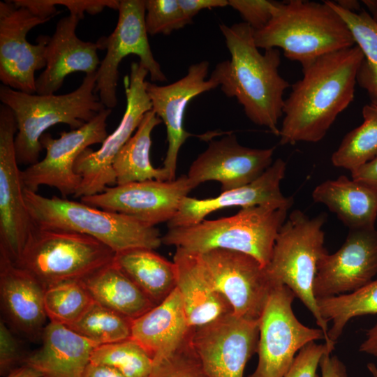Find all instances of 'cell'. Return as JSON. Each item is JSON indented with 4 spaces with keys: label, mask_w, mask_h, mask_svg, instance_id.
<instances>
[{
    "label": "cell",
    "mask_w": 377,
    "mask_h": 377,
    "mask_svg": "<svg viewBox=\"0 0 377 377\" xmlns=\"http://www.w3.org/2000/svg\"><path fill=\"white\" fill-rule=\"evenodd\" d=\"M364 59L355 45L323 55L302 66V77L284 101L280 144L317 142L354 98Z\"/></svg>",
    "instance_id": "cell-1"
},
{
    "label": "cell",
    "mask_w": 377,
    "mask_h": 377,
    "mask_svg": "<svg viewBox=\"0 0 377 377\" xmlns=\"http://www.w3.org/2000/svg\"><path fill=\"white\" fill-rule=\"evenodd\" d=\"M230 59L217 64L210 78L228 98H235L246 117L279 135L283 115V94L289 87L279 73L281 54L277 48L259 51L254 30L246 23L219 26Z\"/></svg>",
    "instance_id": "cell-2"
},
{
    "label": "cell",
    "mask_w": 377,
    "mask_h": 377,
    "mask_svg": "<svg viewBox=\"0 0 377 377\" xmlns=\"http://www.w3.org/2000/svg\"><path fill=\"white\" fill-rule=\"evenodd\" d=\"M96 72L87 74L75 90L62 95L31 94L0 86V100L15 116L17 131L15 149L17 162L37 163L43 149L40 140L58 124L77 129L105 109L96 93Z\"/></svg>",
    "instance_id": "cell-3"
},
{
    "label": "cell",
    "mask_w": 377,
    "mask_h": 377,
    "mask_svg": "<svg viewBox=\"0 0 377 377\" xmlns=\"http://www.w3.org/2000/svg\"><path fill=\"white\" fill-rule=\"evenodd\" d=\"M253 38L258 48H280L302 66L355 45L347 24L326 1L282 2L270 22L254 31Z\"/></svg>",
    "instance_id": "cell-4"
},
{
    "label": "cell",
    "mask_w": 377,
    "mask_h": 377,
    "mask_svg": "<svg viewBox=\"0 0 377 377\" xmlns=\"http://www.w3.org/2000/svg\"><path fill=\"white\" fill-rule=\"evenodd\" d=\"M24 198L36 228L86 235L115 253L134 248L154 250L162 244L158 228L126 215L65 198H47L25 188Z\"/></svg>",
    "instance_id": "cell-5"
},
{
    "label": "cell",
    "mask_w": 377,
    "mask_h": 377,
    "mask_svg": "<svg viewBox=\"0 0 377 377\" xmlns=\"http://www.w3.org/2000/svg\"><path fill=\"white\" fill-rule=\"evenodd\" d=\"M288 209L275 204L242 208L231 216L168 228L162 244L198 253L216 249L239 251L266 267Z\"/></svg>",
    "instance_id": "cell-6"
},
{
    "label": "cell",
    "mask_w": 377,
    "mask_h": 377,
    "mask_svg": "<svg viewBox=\"0 0 377 377\" xmlns=\"http://www.w3.org/2000/svg\"><path fill=\"white\" fill-rule=\"evenodd\" d=\"M326 218L325 213L310 218L300 209L293 211L279 230L265 267L275 286H288L309 309L324 332L325 343L333 350L327 336L328 323L322 318L313 294L317 265L327 252L322 229Z\"/></svg>",
    "instance_id": "cell-7"
},
{
    "label": "cell",
    "mask_w": 377,
    "mask_h": 377,
    "mask_svg": "<svg viewBox=\"0 0 377 377\" xmlns=\"http://www.w3.org/2000/svg\"><path fill=\"white\" fill-rule=\"evenodd\" d=\"M115 252L86 235L34 227L15 263L45 288L69 280H82L113 261Z\"/></svg>",
    "instance_id": "cell-8"
},
{
    "label": "cell",
    "mask_w": 377,
    "mask_h": 377,
    "mask_svg": "<svg viewBox=\"0 0 377 377\" xmlns=\"http://www.w3.org/2000/svg\"><path fill=\"white\" fill-rule=\"evenodd\" d=\"M295 297L285 285L272 289L259 319L258 364L248 377H284L304 346L325 341L321 329L309 327L297 318L292 308Z\"/></svg>",
    "instance_id": "cell-9"
},
{
    "label": "cell",
    "mask_w": 377,
    "mask_h": 377,
    "mask_svg": "<svg viewBox=\"0 0 377 377\" xmlns=\"http://www.w3.org/2000/svg\"><path fill=\"white\" fill-rule=\"evenodd\" d=\"M147 70L140 62H132L130 75L124 77L126 106L117 128L96 151L88 147L75 161L74 169L82 177L74 198L102 193L107 187L117 185L112 168L115 156L136 131L145 114L152 110L147 92Z\"/></svg>",
    "instance_id": "cell-10"
},
{
    "label": "cell",
    "mask_w": 377,
    "mask_h": 377,
    "mask_svg": "<svg viewBox=\"0 0 377 377\" xmlns=\"http://www.w3.org/2000/svg\"><path fill=\"white\" fill-rule=\"evenodd\" d=\"M118 11V21L114 31L96 42L98 50L107 52L96 71L95 91L105 108L111 110L117 104L119 66L128 55L139 57V62L147 70L151 81L167 80L149 43L145 27V1L121 0Z\"/></svg>",
    "instance_id": "cell-11"
},
{
    "label": "cell",
    "mask_w": 377,
    "mask_h": 377,
    "mask_svg": "<svg viewBox=\"0 0 377 377\" xmlns=\"http://www.w3.org/2000/svg\"><path fill=\"white\" fill-rule=\"evenodd\" d=\"M111 111L104 109L80 128L61 131L58 138L45 133L40 140L46 151L45 157L21 170L24 188L37 192L40 186H48L59 191L63 198L74 195L82 182L74 169L75 161L84 150L102 144L108 137L106 121Z\"/></svg>",
    "instance_id": "cell-12"
},
{
    "label": "cell",
    "mask_w": 377,
    "mask_h": 377,
    "mask_svg": "<svg viewBox=\"0 0 377 377\" xmlns=\"http://www.w3.org/2000/svg\"><path fill=\"white\" fill-rule=\"evenodd\" d=\"M198 254L214 286L227 300L232 313L259 320L275 286L266 267L254 257L235 251L216 249Z\"/></svg>",
    "instance_id": "cell-13"
},
{
    "label": "cell",
    "mask_w": 377,
    "mask_h": 377,
    "mask_svg": "<svg viewBox=\"0 0 377 377\" xmlns=\"http://www.w3.org/2000/svg\"><path fill=\"white\" fill-rule=\"evenodd\" d=\"M12 1H0V80L13 89L34 94L35 72L45 68L50 36H40L38 43L27 40L34 27L49 21Z\"/></svg>",
    "instance_id": "cell-14"
},
{
    "label": "cell",
    "mask_w": 377,
    "mask_h": 377,
    "mask_svg": "<svg viewBox=\"0 0 377 377\" xmlns=\"http://www.w3.org/2000/svg\"><path fill=\"white\" fill-rule=\"evenodd\" d=\"M17 122L13 111L0 105V253L16 263L34 228L24 198L15 149Z\"/></svg>",
    "instance_id": "cell-15"
},
{
    "label": "cell",
    "mask_w": 377,
    "mask_h": 377,
    "mask_svg": "<svg viewBox=\"0 0 377 377\" xmlns=\"http://www.w3.org/2000/svg\"><path fill=\"white\" fill-rule=\"evenodd\" d=\"M259 320L230 313L192 328L190 341L208 377H244L246 365L257 353Z\"/></svg>",
    "instance_id": "cell-16"
},
{
    "label": "cell",
    "mask_w": 377,
    "mask_h": 377,
    "mask_svg": "<svg viewBox=\"0 0 377 377\" xmlns=\"http://www.w3.org/2000/svg\"><path fill=\"white\" fill-rule=\"evenodd\" d=\"M192 190L187 176L173 181L147 180L107 187L82 197L81 202L103 210L126 215L149 226L169 222Z\"/></svg>",
    "instance_id": "cell-17"
},
{
    "label": "cell",
    "mask_w": 377,
    "mask_h": 377,
    "mask_svg": "<svg viewBox=\"0 0 377 377\" xmlns=\"http://www.w3.org/2000/svg\"><path fill=\"white\" fill-rule=\"evenodd\" d=\"M377 274V230H349L334 253L318 260L313 281L316 299L352 293L371 282Z\"/></svg>",
    "instance_id": "cell-18"
},
{
    "label": "cell",
    "mask_w": 377,
    "mask_h": 377,
    "mask_svg": "<svg viewBox=\"0 0 377 377\" xmlns=\"http://www.w3.org/2000/svg\"><path fill=\"white\" fill-rule=\"evenodd\" d=\"M274 147L258 149L241 145L230 133L211 140L207 148L191 163L186 175L192 189L199 184L216 181L221 192L247 185L272 164Z\"/></svg>",
    "instance_id": "cell-19"
},
{
    "label": "cell",
    "mask_w": 377,
    "mask_h": 377,
    "mask_svg": "<svg viewBox=\"0 0 377 377\" xmlns=\"http://www.w3.org/2000/svg\"><path fill=\"white\" fill-rule=\"evenodd\" d=\"M209 62L202 61L191 64L182 78L171 84L160 86L147 82V92L152 110L166 127L168 149L163 168L169 181L176 179L177 158L180 148L191 135L184 127L186 108L195 96L214 89L218 84L210 77Z\"/></svg>",
    "instance_id": "cell-20"
},
{
    "label": "cell",
    "mask_w": 377,
    "mask_h": 377,
    "mask_svg": "<svg viewBox=\"0 0 377 377\" xmlns=\"http://www.w3.org/2000/svg\"><path fill=\"white\" fill-rule=\"evenodd\" d=\"M286 170V162L277 158L260 177L247 185L221 192L215 198L197 199L186 196L175 216L168 222V228L195 225L209 214L230 207L245 208L275 204L290 209L293 198L284 196L280 188Z\"/></svg>",
    "instance_id": "cell-21"
},
{
    "label": "cell",
    "mask_w": 377,
    "mask_h": 377,
    "mask_svg": "<svg viewBox=\"0 0 377 377\" xmlns=\"http://www.w3.org/2000/svg\"><path fill=\"white\" fill-rule=\"evenodd\" d=\"M80 19L73 15L61 18L46 47V65L36 80V94H54L71 73L96 72L100 61L96 43L84 41L76 34Z\"/></svg>",
    "instance_id": "cell-22"
},
{
    "label": "cell",
    "mask_w": 377,
    "mask_h": 377,
    "mask_svg": "<svg viewBox=\"0 0 377 377\" xmlns=\"http://www.w3.org/2000/svg\"><path fill=\"white\" fill-rule=\"evenodd\" d=\"M44 286L28 271L0 253L1 306L9 324L30 339L41 338L47 318Z\"/></svg>",
    "instance_id": "cell-23"
},
{
    "label": "cell",
    "mask_w": 377,
    "mask_h": 377,
    "mask_svg": "<svg viewBox=\"0 0 377 377\" xmlns=\"http://www.w3.org/2000/svg\"><path fill=\"white\" fill-rule=\"evenodd\" d=\"M176 288L191 328L209 324L232 313L227 300L214 286L199 254L176 248L173 256Z\"/></svg>",
    "instance_id": "cell-24"
},
{
    "label": "cell",
    "mask_w": 377,
    "mask_h": 377,
    "mask_svg": "<svg viewBox=\"0 0 377 377\" xmlns=\"http://www.w3.org/2000/svg\"><path fill=\"white\" fill-rule=\"evenodd\" d=\"M191 329L175 288L162 302L133 320L131 338L147 351L155 365L178 348Z\"/></svg>",
    "instance_id": "cell-25"
},
{
    "label": "cell",
    "mask_w": 377,
    "mask_h": 377,
    "mask_svg": "<svg viewBox=\"0 0 377 377\" xmlns=\"http://www.w3.org/2000/svg\"><path fill=\"white\" fill-rule=\"evenodd\" d=\"M42 346L23 363L38 370L41 377H81L98 346L68 327L50 322L41 336Z\"/></svg>",
    "instance_id": "cell-26"
},
{
    "label": "cell",
    "mask_w": 377,
    "mask_h": 377,
    "mask_svg": "<svg viewBox=\"0 0 377 377\" xmlns=\"http://www.w3.org/2000/svg\"><path fill=\"white\" fill-rule=\"evenodd\" d=\"M314 202L325 205L349 230L375 228L377 191L341 175L318 184Z\"/></svg>",
    "instance_id": "cell-27"
},
{
    "label": "cell",
    "mask_w": 377,
    "mask_h": 377,
    "mask_svg": "<svg viewBox=\"0 0 377 377\" xmlns=\"http://www.w3.org/2000/svg\"><path fill=\"white\" fill-rule=\"evenodd\" d=\"M82 281L96 302L132 320L156 306L114 260Z\"/></svg>",
    "instance_id": "cell-28"
},
{
    "label": "cell",
    "mask_w": 377,
    "mask_h": 377,
    "mask_svg": "<svg viewBox=\"0 0 377 377\" xmlns=\"http://www.w3.org/2000/svg\"><path fill=\"white\" fill-rule=\"evenodd\" d=\"M114 263L155 305L176 288L175 263L154 250L134 248L117 252Z\"/></svg>",
    "instance_id": "cell-29"
},
{
    "label": "cell",
    "mask_w": 377,
    "mask_h": 377,
    "mask_svg": "<svg viewBox=\"0 0 377 377\" xmlns=\"http://www.w3.org/2000/svg\"><path fill=\"white\" fill-rule=\"evenodd\" d=\"M161 122L152 110L145 114L134 134L114 159L112 168L117 184L147 180L169 181L165 169L154 168L150 160L151 133Z\"/></svg>",
    "instance_id": "cell-30"
},
{
    "label": "cell",
    "mask_w": 377,
    "mask_h": 377,
    "mask_svg": "<svg viewBox=\"0 0 377 377\" xmlns=\"http://www.w3.org/2000/svg\"><path fill=\"white\" fill-rule=\"evenodd\" d=\"M347 24L357 45L364 54L357 82L368 94L371 103L377 105V22L371 15L361 10L352 12L326 1Z\"/></svg>",
    "instance_id": "cell-31"
},
{
    "label": "cell",
    "mask_w": 377,
    "mask_h": 377,
    "mask_svg": "<svg viewBox=\"0 0 377 377\" xmlns=\"http://www.w3.org/2000/svg\"><path fill=\"white\" fill-rule=\"evenodd\" d=\"M316 300L322 318L332 323L327 336L334 346L350 319L377 314V279L352 293Z\"/></svg>",
    "instance_id": "cell-32"
},
{
    "label": "cell",
    "mask_w": 377,
    "mask_h": 377,
    "mask_svg": "<svg viewBox=\"0 0 377 377\" xmlns=\"http://www.w3.org/2000/svg\"><path fill=\"white\" fill-rule=\"evenodd\" d=\"M362 117V124L348 132L332 154L334 166L351 172L377 156V105H365Z\"/></svg>",
    "instance_id": "cell-33"
},
{
    "label": "cell",
    "mask_w": 377,
    "mask_h": 377,
    "mask_svg": "<svg viewBox=\"0 0 377 377\" xmlns=\"http://www.w3.org/2000/svg\"><path fill=\"white\" fill-rule=\"evenodd\" d=\"M95 300L82 280H69L45 290L44 305L50 322L68 327L76 323Z\"/></svg>",
    "instance_id": "cell-34"
},
{
    "label": "cell",
    "mask_w": 377,
    "mask_h": 377,
    "mask_svg": "<svg viewBox=\"0 0 377 377\" xmlns=\"http://www.w3.org/2000/svg\"><path fill=\"white\" fill-rule=\"evenodd\" d=\"M133 320L96 302L68 327L98 345L131 337Z\"/></svg>",
    "instance_id": "cell-35"
},
{
    "label": "cell",
    "mask_w": 377,
    "mask_h": 377,
    "mask_svg": "<svg viewBox=\"0 0 377 377\" xmlns=\"http://www.w3.org/2000/svg\"><path fill=\"white\" fill-rule=\"evenodd\" d=\"M90 362L114 368L125 377H149L154 368L151 357L131 337L98 345L93 350Z\"/></svg>",
    "instance_id": "cell-36"
},
{
    "label": "cell",
    "mask_w": 377,
    "mask_h": 377,
    "mask_svg": "<svg viewBox=\"0 0 377 377\" xmlns=\"http://www.w3.org/2000/svg\"><path fill=\"white\" fill-rule=\"evenodd\" d=\"M190 334L172 354L154 365L149 377H208L191 344Z\"/></svg>",
    "instance_id": "cell-37"
},
{
    "label": "cell",
    "mask_w": 377,
    "mask_h": 377,
    "mask_svg": "<svg viewBox=\"0 0 377 377\" xmlns=\"http://www.w3.org/2000/svg\"><path fill=\"white\" fill-rule=\"evenodd\" d=\"M145 6V27L148 35H169L190 24L178 0H147Z\"/></svg>",
    "instance_id": "cell-38"
},
{
    "label": "cell",
    "mask_w": 377,
    "mask_h": 377,
    "mask_svg": "<svg viewBox=\"0 0 377 377\" xmlns=\"http://www.w3.org/2000/svg\"><path fill=\"white\" fill-rule=\"evenodd\" d=\"M281 3L269 0H228V6L238 11L244 22L254 31L265 27L279 10Z\"/></svg>",
    "instance_id": "cell-39"
},
{
    "label": "cell",
    "mask_w": 377,
    "mask_h": 377,
    "mask_svg": "<svg viewBox=\"0 0 377 377\" xmlns=\"http://www.w3.org/2000/svg\"><path fill=\"white\" fill-rule=\"evenodd\" d=\"M327 352L332 350L325 343L317 344L313 341L306 344L298 352L284 377H318L317 369L320 360Z\"/></svg>",
    "instance_id": "cell-40"
},
{
    "label": "cell",
    "mask_w": 377,
    "mask_h": 377,
    "mask_svg": "<svg viewBox=\"0 0 377 377\" xmlns=\"http://www.w3.org/2000/svg\"><path fill=\"white\" fill-rule=\"evenodd\" d=\"M23 356L18 341L6 323L0 322V374L5 376L15 368L23 364Z\"/></svg>",
    "instance_id": "cell-41"
},
{
    "label": "cell",
    "mask_w": 377,
    "mask_h": 377,
    "mask_svg": "<svg viewBox=\"0 0 377 377\" xmlns=\"http://www.w3.org/2000/svg\"><path fill=\"white\" fill-rule=\"evenodd\" d=\"M53 6H65L70 14L84 18V12L95 15L101 12L105 8L119 9L120 1L118 0H49Z\"/></svg>",
    "instance_id": "cell-42"
},
{
    "label": "cell",
    "mask_w": 377,
    "mask_h": 377,
    "mask_svg": "<svg viewBox=\"0 0 377 377\" xmlns=\"http://www.w3.org/2000/svg\"><path fill=\"white\" fill-rule=\"evenodd\" d=\"M178 2L189 23L202 10L228 6V0H178Z\"/></svg>",
    "instance_id": "cell-43"
},
{
    "label": "cell",
    "mask_w": 377,
    "mask_h": 377,
    "mask_svg": "<svg viewBox=\"0 0 377 377\" xmlns=\"http://www.w3.org/2000/svg\"><path fill=\"white\" fill-rule=\"evenodd\" d=\"M321 377H348L347 369L343 362L331 353H325L319 363Z\"/></svg>",
    "instance_id": "cell-44"
},
{
    "label": "cell",
    "mask_w": 377,
    "mask_h": 377,
    "mask_svg": "<svg viewBox=\"0 0 377 377\" xmlns=\"http://www.w3.org/2000/svg\"><path fill=\"white\" fill-rule=\"evenodd\" d=\"M351 179L377 191V156L350 172Z\"/></svg>",
    "instance_id": "cell-45"
},
{
    "label": "cell",
    "mask_w": 377,
    "mask_h": 377,
    "mask_svg": "<svg viewBox=\"0 0 377 377\" xmlns=\"http://www.w3.org/2000/svg\"><path fill=\"white\" fill-rule=\"evenodd\" d=\"M81 377H125L114 368L89 362Z\"/></svg>",
    "instance_id": "cell-46"
},
{
    "label": "cell",
    "mask_w": 377,
    "mask_h": 377,
    "mask_svg": "<svg viewBox=\"0 0 377 377\" xmlns=\"http://www.w3.org/2000/svg\"><path fill=\"white\" fill-rule=\"evenodd\" d=\"M359 350L377 357V323L367 331L366 338Z\"/></svg>",
    "instance_id": "cell-47"
},
{
    "label": "cell",
    "mask_w": 377,
    "mask_h": 377,
    "mask_svg": "<svg viewBox=\"0 0 377 377\" xmlns=\"http://www.w3.org/2000/svg\"><path fill=\"white\" fill-rule=\"evenodd\" d=\"M4 377H41V374L31 366L23 363L20 366L13 369Z\"/></svg>",
    "instance_id": "cell-48"
},
{
    "label": "cell",
    "mask_w": 377,
    "mask_h": 377,
    "mask_svg": "<svg viewBox=\"0 0 377 377\" xmlns=\"http://www.w3.org/2000/svg\"><path fill=\"white\" fill-rule=\"evenodd\" d=\"M335 3L341 7L342 8L352 11V12H359L361 10L360 4L357 1L355 0H344V1H337Z\"/></svg>",
    "instance_id": "cell-49"
},
{
    "label": "cell",
    "mask_w": 377,
    "mask_h": 377,
    "mask_svg": "<svg viewBox=\"0 0 377 377\" xmlns=\"http://www.w3.org/2000/svg\"><path fill=\"white\" fill-rule=\"evenodd\" d=\"M362 3L369 10V13L374 21L377 22V0H363Z\"/></svg>",
    "instance_id": "cell-50"
},
{
    "label": "cell",
    "mask_w": 377,
    "mask_h": 377,
    "mask_svg": "<svg viewBox=\"0 0 377 377\" xmlns=\"http://www.w3.org/2000/svg\"><path fill=\"white\" fill-rule=\"evenodd\" d=\"M367 369L371 374L372 377H377V366L375 364L372 362L368 363Z\"/></svg>",
    "instance_id": "cell-51"
},
{
    "label": "cell",
    "mask_w": 377,
    "mask_h": 377,
    "mask_svg": "<svg viewBox=\"0 0 377 377\" xmlns=\"http://www.w3.org/2000/svg\"><path fill=\"white\" fill-rule=\"evenodd\" d=\"M373 104H374V103H373ZM375 105H376V104H375Z\"/></svg>",
    "instance_id": "cell-52"
}]
</instances>
